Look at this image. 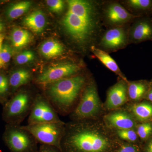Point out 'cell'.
Listing matches in <instances>:
<instances>
[{"mask_svg": "<svg viewBox=\"0 0 152 152\" xmlns=\"http://www.w3.org/2000/svg\"><path fill=\"white\" fill-rule=\"evenodd\" d=\"M115 148L104 132L82 121L66 125L61 142L62 152H113Z\"/></svg>", "mask_w": 152, "mask_h": 152, "instance_id": "1", "label": "cell"}, {"mask_svg": "<svg viewBox=\"0 0 152 152\" xmlns=\"http://www.w3.org/2000/svg\"><path fill=\"white\" fill-rule=\"evenodd\" d=\"M68 8L62 24L71 37L84 43L93 34L96 27L95 10L91 3L83 0L67 1Z\"/></svg>", "mask_w": 152, "mask_h": 152, "instance_id": "2", "label": "cell"}, {"mask_svg": "<svg viewBox=\"0 0 152 152\" xmlns=\"http://www.w3.org/2000/svg\"><path fill=\"white\" fill-rule=\"evenodd\" d=\"M85 82L84 77L79 75L48 85L47 94L49 102L57 110L66 111L75 102Z\"/></svg>", "mask_w": 152, "mask_h": 152, "instance_id": "3", "label": "cell"}, {"mask_svg": "<svg viewBox=\"0 0 152 152\" xmlns=\"http://www.w3.org/2000/svg\"><path fill=\"white\" fill-rule=\"evenodd\" d=\"M21 127L27 131L42 145L52 146L61 149V142L66 129L61 121L43 124H28Z\"/></svg>", "mask_w": 152, "mask_h": 152, "instance_id": "4", "label": "cell"}, {"mask_svg": "<svg viewBox=\"0 0 152 152\" xmlns=\"http://www.w3.org/2000/svg\"><path fill=\"white\" fill-rule=\"evenodd\" d=\"M4 141L11 152H37L38 142L27 131L16 125L9 126Z\"/></svg>", "mask_w": 152, "mask_h": 152, "instance_id": "5", "label": "cell"}, {"mask_svg": "<svg viewBox=\"0 0 152 152\" xmlns=\"http://www.w3.org/2000/svg\"><path fill=\"white\" fill-rule=\"evenodd\" d=\"M34 99L26 92L18 93L6 103L4 111L5 118L12 124L21 121L30 113Z\"/></svg>", "mask_w": 152, "mask_h": 152, "instance_id": "6", "label": "cell"}, {"mask_svg": "<svg viewBox=\"0 0 152 152\" xmlns=\"http://www.w3.org/2000/svg\"><path fill=\"white\" fill-rule=\"evenodd\" d=\"M101 104L96 86L91 84L83 93L80 102L74 112V116L81 121L94 117L100 111Z\"/></svg>", "mask_w": 152, "mask_h": 152, "instance_id": "7", "label": "cell"}, {"mask_svg": "<svg viewBox=\"0 0 152 152\" xmlns=\"http://www.w3.org/2000/svg\"><path fill=\"white\" fill-rule=\"evenodd\" d=\"M60 121L56 112L48 99L41 96L34 99L28 118V124Z\"/></svg>", "mask_w": 152, "mask_h": 152, "instance_id": "8", "label": "cell"}, {"mask_svg": "<svg viewBox=\"0 0 152 152\" xmlns=\"http://www.w3.org/2000/svg\"><path fill=\"white\" fill-rule=\"evenodd\" d=\"M80 70L78 65L74 63L58 64L44 71L37 78L39 84L48 85L62 79L70 77Z\"/></svg>", "mask_w": 152, "mask_h": 152, "instance_id": "9", "label": "cell"}, {"mask_svg": "<svg viewBox=\"0 0 152 152\" xmlns=\"http://www.w3.org/2000/svg\"><path fill=\"white\" fill-rule=\"evenodd\" d=\"M128 87L124 80L112 86L108 92L106 105L107 108L113 110L119 107L126 102L127 99Z\"/></svg>", "mask_w": 152, "mask_h": 152, "instance_id": "10", "label": "cell"}, {"mask_svg": "<svg viewBox=\"0 0 152 152\" xmlns=\"http://www.w3.org/2000/svg\"><path fill=\"white\" fill-rule=\"evenodd\" d=\"M126 35L121 28H115L108 30L102 38V46L110 50L118 49L124 46L126 43Z\"/></svg>", "mask_w": 152, "mask_h": 152, "instance_id": "11", "label": "cell"}, {"mask_svg": "<svg viewBox=\"0 0 152 152\" xmlns=\"http://www.w3.org/2000/svg\"><path fill=\"white\" fill-rule=\"evenodd\" d=\"M105 120L111 126L118 130L133 129L135 126L134 120L125 112H115L106 115Z\"/></svg>", "mask_w": 152, "mask_h": 152, "instance_id": "12", "label": "cell"}, {"mask_svg": "<svg viewBox=\"0 0 152 152\" xmlns=\"http://www.w3.org/2000/svg\"><path fill=\"white\" fill-rule=\"evenodd\" d=\"M106 16L109 21L113 24H121L138 17L130 13L118 4H112L106 10Z\"/></svg>", "mask_w": 152, "mask_h": 152, "instance_id": "13", "label": "cell"}, {"mask_svg": "<svg viewBox=\"0 0 152 152\" xmlns=\"http://www.w3.org/2000/svg\"><path fill=\"white\" fill-rule=\"evenodd\" d=\"M131 36L137 42L152 40V23L147 20L139 21L133 27Z\"/></svg>", "mask_w": 152, "mask_h": 152, "instance_id": "14", "label": "cell"}, {"mask_svg": "<svg viewBox=\"0 0 152 152\" xmlns=\"http://www.w3.org/2000/svg\"><path fill=\"white\" fill-rule=\"evenodd\" d=\"M23 22L26 26L37 34L43 31L46 23L45 15L39 10L31 13L24 19Z\"/></svg>", "mask_w": 152, "mask_h": 152, "instance_id": "15", "label": "cell"}, {"mask_svg": "<svg viewBox=\"0 0 152 152\" xmlns=\"http://www.w3.org/2000/svg\"><path fill=\"white\" fill-rule=\"evenodd\" d=\"M92 52L95 56L108 69L120 76L125 81L127 82L126 79L123 75L118 66L115 60L106 52L96 47L92 46L91 48Z\"/></svg>", "mask_w": 152, "mask_h": 152, "instance_id": "16", "label": "cell"}, {"mask_svg": "<svg viewBox=\"0 0 152 152\" xmlns=\"http://www.w3.org/2000/svg\"><path fill=\"white\" fill-rule=\"evenodd\" d=\"M32 39L29 32L20 28H15L11 32L10 40L13 46L17 49L27 45Z\"/></svg>", "mask_w": 152, "mask_h": 152, "instance_id": "17", "label": "cell"}, {"mask_svg": "<svg viewBox=\"0 0 152 152\" xmlns=\"http://www.w3.org/2000/svg\"><path fill=\"white\" fill-rule=\"evenodd\" d=\"M64 48L58 41L50 40L42 44L40 48L42 54L47 58H54L62 54Z\"/></svg>", "mask_w": 152, "mask_h": 152, "instance_id": "18", "label": "cell"}, {"mask_svg": "<svg viewBox=\"0 0 152 152\" xmlns=\"http://www.w3.org/2000/svg\"><path fill=\"white\" fill-rule=\"evenodd\" d=\"M131 110L136 118L140 121H146L152 118V105L149 103L144 102L133 105Z\"/></svg>", "mask_w": 152, "mask_h": 152, "instance_id": "19", "label": "cell"}, {"mask_svg": "<svg viewBox=\"0 0 152 152\" xmlns=\"http://www.w3.org/2000/svg\"><path fill=\"white\" fill-rule=\"evenodd\" d=\"M31 75L29 71L19 69L14 72L10 77L9 83L13 88L17 89L27 84L31 80Z\"/></svg>", "mask_w": 152, "mask_h": 152, "instance_id": "20", "label": "cell"}, {"mask_svg": "<svg viewBox=\"0 0 152 152\" xmlns=\"http://www.w3.org/2000/svg\"><path fill=\"white\" fill-rule=\"evenodd\" d=\"M31 6V2L29 1H23L12 4L7 9V17L11 20L18 18L26 12Z\"/></svg>", "mask_w": 152, "mask_h": 152, "instance_id": "21", "label": "cell"}, {"mask_svg": "<svg viewBox=\"0 0 152 152\" xmlns=\"http://www.w3.org/2000/svg\"><path fill=\"white\" fill-rule=\"evenodd\" d=\"M147 90V86L144 83L134 82L129 85L128 93L131 99L137 101L143 97L146 93Z\"/></svg>", "mask_w": 152, "mask_h": 152, "instance_id": "22", "label": "cell"}, {"mask_svg": "<svg viewBox=\"0 0 152 152\" xmlns=\"http://www.w3.org/2000/svg\"><path fill=\"white\" fill-rule=\"evenodd\" d=\"M137 133L141 140H146L152 134V124L145 122L139 125L137 127Z\"/></svg>", "mask_w": 152, "mask_h": 152, "instance_id": "23", "label": "cell"}, {"mask_svg": "<svg viewBox=\"0 0 152 152\" xmlns=\"http://www.w3.org/2000/svg\"><path fill=\"white\" fill-rule=\"evenodd\" d=\"M117 134L119 137L124 140L134 142L138 138L137 133L133 129L126 130H118Z\"/></svg>", "mask_w": 152, "mask_h": 152, "instance_id": "24", "label": "cell"}, {"mask_svg": "<svg viewBox=\"0 0 152 152\" xmlns=\"http://www.w3.org/2000/svg\"><path fill=\"white\" fill-rule=\"evenodd\" d=\"M128 3L132 7L139 10H146L152 5V1L150 0H130Z\"/></svg>", "mask_w": 152, "mask_h": 152, "instance_id": "25", "label": "cell"}, {"mask_svg": "<svg viewBox=\"0 0 152 152\" xmlns=\"http://www.w3.org/2000/svg\"><path fill=\"white\" fill-rule=\"evenodd\" d=\"M12 55V50L7 44H3L1 52V59L3 66L10 61Z\"/></svg>", "mask_w": 152, "mask_h": 152, "instance_id": "26", "label": "cell"}, {"mask_svg": "<svg viewBox=\"0 0 152 152\" xmlns=\"http://www.w3.org/2000/svg\"><path fill=\"white\" fill-rule=\"evenodd\" d=\"M34 54L33 52L26 51L18 55L16 57L15 61L18 64H24L34 60Z\"/></svg>", "mask_w": 152, "mask_h": 152, "instance_id": "27", "label": "cell"}, {"mask_svg": "<svg viewBox=\"0 0 152 152\" xmlns=\"http://www.w3.org/2000/svg\"><path fill=\"white\" fill-rule=\"evenodd\" d=\"M46 2L50 10L53 12H61L64 7V3L61 0H48Z\"/></svg>", "mask_w": 152, "mask_h": 152, "instance_id": "28", "label": "cell"}, {"mask_svg": "<svg viewBox=\"0 0 152 152\" xmlns=\"http://www.w3.org/2000/svg\"><path fill=\"white\" fill-rule=\"evenodd\" d=\"M113 152H140L137 145L130 143L123 144L115 149Z\"/></svg>", "mask_w": 152, "mask_h": 152, "instance_id": "29", "label": "cell"}, {"mask_svg": "<svg viewBox=\"0 0 152 152\" xmlns=\"http://www.w3.org/2000/svg\"><path fill=\"white\" fill-rule=\"evenodd\" d=\"M9 81L7 77L0 75V97H4L9 90Z\"/></svg>", "mask_w": 152, "mask_h": 152, "instance_id": "30", "label": "cell"}, {"mask_svg": "<svg viewBox=\"0 0 152 152\" xmlns=\"http://www.w3.org/2000/svg\"><path fill=\"white\" fill-rule=\"evenodd\" d=\"M37 152H62L61 150L52 146L42 145L38 149Z\"/></svg>", "mask_w": 152, "mask_h": 152, "instance_id": "31", "label": "cell"}, {"mask_svg": "<svg viewBox=\"0 0 152 152\" xmlns=\"http://www.w3.org/2000/svg\"><path fill=\"white\" fill-rule=\"evenodd\" d=\"M144 152H152V138L146 144L144 148Z\"/></svg>", "mask_w": 152, "mask_h": 152, "instance_id": "32", "label": "cell"}, {"mask_svg": "<svg viewBox=\"0 0 152 152\" xmlns=\"http://www.w3.org/2000/svg\"><path fill=\"white\" fill-rule=\"evenodd\" d=\"M4 39V36L2 34H0V56H1V49L2 46L3 44V41ZM1 61V56H0V69L2 68L3 67Z\"/></svg>", "mask_w": 152, "mask_h": 152, "instance_id": "33", "label": "cell"}, {"mask_svg": "<svg viewBox=\"0 0 152 152\" xmlns=\"http://www.w3.org/2000/svg\"><path fill=\"white\" fill-rule=\"evenodd\" d=\"M147 98L148 99L152 102V88L148 93Z\"/></svg>", "mask_w": 152, "mask_h": 152, "instance_id": "34", "label": "cell"}, {"mask_svg": "<svg viewBox=\"0 0 152 152\" xmlns=\"http://www.w3.org/2000/svg\"><path fill=\"white\" fill-rule=\"evenodd\" d=\"M4 26L2 23L0 22V32L2 31L4 29Z\"/></svg>", "mask_w": 152, "mask_h": 152, "instance_id": "35", "label": "cell"}]
</instances>
